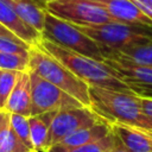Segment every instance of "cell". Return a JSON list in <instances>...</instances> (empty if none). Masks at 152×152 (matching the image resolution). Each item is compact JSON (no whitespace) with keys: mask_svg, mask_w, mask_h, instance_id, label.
Wrapping results in <instances>:
<instances>
[{"mask_svg":"<svg viewBox=\"0 0 152 152\" xmlns=\"http://www.w3.org/2000/svg\"><path fill=\"white\" fill-rule=\"evenodd\" d=\"M56 113L57 112H46L43 114L28 116L32 145L38 152H45L49 150L50 128Z\"/></svg>","mask_w":152,"mask_h":152,"instance_id":"cell-15","label":"cell"},{"mask_svg":"<svg viewBox=\"0 0 152 152\" xmlns=\"http://www.w3.org/2000/svg\"><path fill=\"white\" fill-rule=\"evenodd\" d=\"M14 12L23 19L27 25L43 32L45 24L46 10L39 0H6Z\"/></svg>","mask_w":152,"mask_h":152,"instance_id":"cell-14","label":"cell"},{"mask_svg":"<svg viewBox=\"0 0 152 152\" xmlns=\"http://www.w3.org/2000/svg\"><path fill=\"white\" fill-rule=\"evenodd\" d=\"M110 127L131 152H152V131L118 121Z\"/></svg>","mask_w":152,"mask_h":152,"instance_id":"cell-11","label":"cell"},{"mask_svg":"<svg viewBox=\"0 0 152 152\" xmlns=\"http://www.w3.org/2000/svg\"><path fill=\"white\" fill-rule=\"evenodd\" d=\"M150 127H151V131H152V118H150Z\"/></svg>","mask_w":152,"mask_h":152,"instance_id":"cell-30","label":"cell"},{"mask_svg":"<svg viewBox=\"0 0 152 152\" xmlns=\"http://www.w3.org/2000/svg\"><path fill=\"white\" fill-rule=\"evenodd\" d=\"M10 125L19 137V139L28 147L33 148L32 140H31V132H30V122L28 116L20 115V114H11L10 113Z\"/></svg>","mask_w":152,"mask_h":152,"instance_id":"cell-21","label":"cell"},{"mask_svg":"<svg viewBox=\"0 0 152 152\" xmlns=\"http://www.w3.org/2000/svg\"><path fill=\"white\" fill-rule=\"evenodd\" d=\"M91 1L101 5L119 23L152 27V20L132 0H91Z\"/></svg>","mask_w":152,"mask_h":152,"instance_id":"cell-10","label":"cell"},{"mask_svg":"<svg viewBox=\"0 0 152 152\" xmlns=\"http://www.w3.org/2000/svg\"><path fill=\"white\" fill-rule=\"evenodd\" d=\"M106 121L90 107H78L56 113L49 135V148L61 142L68 135L82 129Z\"/></svg>","mask_w":152,"mask_h":152,"instance_id":"cell-8","label":"cell"},{"mask_svg":"<svg viewBox=\"0 0 152 152\" xmlns=\"http://www.w3.org/2000/svg\"><path fill=\"white\" fill-rule=\"evenodd\" d=\"M0 24L13 32L28 46L38 45L43 38L40 32L20 19V17L14 12V10L6 0H0Z\"/></svg>","mask_w":152,"mask_h":152,"instance_id":"cell-12","label":"cell"},{"mask_svg":"<svg viewBox=\"0 0 152 152\" xmlns=\"http://www.w3.org/2000/svg\"><path fill=\"white\" fill-rule=\"evenodd\" d=\"M107 65L118 72L119 78L138 95H152V66L133 63L114 53H104Z\"/></svg>","mask_w":152,"mask_h":152,"instance_id":"cell-9","label":"cell"},{"mask_svg":"<svg viewBox=\"0 0 152 152\" xmlns=\"http://www.w3.org/2000/svg\"><path fill=\"white\" fill-rule=\"evenodd\" d=\"M28 152H38V151H37V150H34V148H33V150H30V151H28Z\"/></svg>","mask_w":152,"mask_h":152,"instance_id":"cell-31","label":"cell"},{"mask_svg":"<svg viewBox=\"0 0 152 152\" xmlns=\"http://www.w3.org/2000/svg\"><path fill=\"white\" fill-rule=\"evenodd\" d=\"M0 36H5V37H8V38H12V39H15V40H20V42H23L21 39H19L13 32H11L8 28H6L4 25H1L0 24ZM25 43V42H24Z\"/></svg>","mask_w":152,"mask_h":152,"instance_id":"cell-27","label":"cell"},{"mask_svg":"<svg viewBox=\"0 0 152 152\" xmlns=\"http://www.w3.org/2000/svg\"><path fill=\"white\" fill-rule=\"evenodd\" d=\"M30 70L34 71L46 81L57 86L83 106L90 107V93L89 84L77 77L68 66H65L57 58L48 53L39 45L31 46L28 50Z\"/></svg>","mask_w":152,"mask_h":152,"instance_id":"cell-3","label":"cell"},{"mask_svg":"<svg viewBox=\"0 0 152 152\" xmlns=\"http://www.w3.org/2000/svg\"><path fill=\"white\" fill-rule=\"evenodd\" d=\"M1 110H2V109H0V112H1Z\"/></svg>","mask_w":152,"mask_h":152,"instance_id":"cell-33","label":"cell"},{"mask_svg":"<svg viewBox=\"0 0 152 152\" xmlns=\"http://www.w3.org/2000/svg\"><path fill=\"white\" fill-rule=\"evenodd\" d=\"M152 20V0H132Z\"/></svg>","mask_w":152,"mask_h":152,"instance_id":"cell-25","label":"cell"},{"mask_svg":"<svg viewBox=\"0 0 152 152\" xmlns=\"http://www.w3.org/2000/svg\"><path fill=\"white\" fill-rule=\"evenodd\" d=\"M114 133V132H113ZM108 152H131L124 144H122V141L115 135V133H114V141H113V145H112V147L109 148V151Z\"/></svg>","mask_w":152,"mask_h":152,"instance_id":"cell-26","label":"cell"},{"mask_svg":"<svg viewBox=\"0 0 152 152\" xmlns=\"http://www.w3.org/2000/svg\"><path fill=\"white\" fill-rule=\"evenodd\" d=\"M31 78V95H32V114H43L46 112H59L71 108L83 107V104L75 97L46 81L32 70H28ZM86 107V106H84Z\"/></svg>","mask_w":152,"mask_h":152,"instance_id":"cell-7","label":"cell"},{"mask_svg":"<svg viewBox=\"0 0 152 152\" xmlns=\"http://www.w3.org/2000/svg\"><path fill=\"white\" fill-rule=\"evenodd\" d=\"M0 109H1V108H0Z\"/></svg>","mask_w":152,"mask_h":152,"instance_id":"cell-34","label":"cell"},{"mask_svg":"<svg viewBox=\"0 0 152 152\" xmlns=\"http://www.w3.org/2000/svg\"><path fill=\"white\" fill-rule=\"evenodd\" d=\"M104 53H114L133 63L152 66V40L145 44L132 46L129 49H126L119 52H104Z\"/></svg>","mask_w":152,"mask_h":152,"instance_id":"cell-17","label":"cell"},{"mask_svg":"<svg viewBox=\"0 0 152 152\" xmlns=\"http://www.w3.org/2000/svg\"><path fill=\"white\" fill-rule=\"evenodd\" d=\"M30 150L15 134L8 120L0 131V152H28Z\"/></svg>","mask_w":152,"mask_h":152,"instance_id":"cell-19","label":"cell"},{"mask_svg":"<svg viewBox=\"0 0 152 152\" xmlns=\"http://www.w3.org/2000/svg\"><path fill=\"white\" fill-rule=\"evenodd\" d=\"M89 93L91 100L90 108L109 124L118 121L151 131L150 118L142 113L138 94L96 86H90Z\"/></svg>","mask_w":152,"mask_h":152,"instance_id":"cell-2","label":"cell"},{"mask_svg":"<svg viewBox=\"0 0 152 152\" xmlns=\"http://www.w3.org/2000/svg\"><path fill=\"white\" fill-rule=\"evenodd\" d=\"M114 141V133L113 131L104 138L87 144V145H82V146H76V147H66V146H62V145H53L49 148V151L51 152H108L109 148L112 147Z\"/></svg>","mask_w":152,"mask_h":152,"instance_id":"cell-18","label":"cell"},{"mask_svg":"<svg viewBox=\"0 0 152 152\" xmlns=\"http://www.w3.org/2000/svg\"><path fill=\"white\" fill-rule=\"evenodd\" d=\"M45 10L77 26H95L116 21L101 5L91 0H56L48 2Z\"/></svg>","mask_w":152,"mask_h":152,"instance_id":"cell-6","label":"cell"},{"mask_svg":"<svg viewBox=\"0 0 152 152\" xmlns=\"http://www.w3.org/2000/svg\"><path fill=\"white\" fill-rule=\"evenodd\" d=\"M38 45L48 53L62 62L77 77H80L89 86H96L120 91H132L131 88L119 78L118 72L107 65L103 61H99L59 46L45 38H42Z\"/></svg>","mask_w":152,"mask_h":152,"instance_id":"cell-1","label":"cell"},{"mask_svg":"<svg viewBox=\"0 0 152 152\" xmlns=\"http://www.w3.org/2000/svg\"><path fill=\"white\" fill-rule=\"evenodd\" d=\"M45 152H51V151H49V150H46V151H45Z\"/></svg>","mask_w":152,"mask_h":152,"instance_id":"cell-32","label":"cell"},{"mask_svg":"<svg viewBox=\"0 0 152 152\" xmlns=\"http://www.w3.org/2000/svg\"><path fill=\"white\" fill-rule=\"evenodd\" d=\"M42 36L59 46L99 61H104L103 51L95 40L84 34L76 25L52 15L48 11Z\"/></svg>","mask_w":152,"mask_h":152,"instance_id":"cell-5","label":"cell"},{"mask_svg":"<svg viewBox=\"0 0 152 152\" xmlns=\"http://www.w3.org/2000/svg\"><path fill=\"white\" fill-rule=\"evenodd\" d=\"M139 97V102H140V107L142 113L152 118V96H144V95H138Z\"/></svg>","mask_w":152,"mask_h":152,"instance_id":"cell-24","label":"cell"},{"mask_svg":"<svg viewBox=\"0 0 152 152\" xmlns=\"http://www.w3.org/2000/svg\"><path fill=\"white\" fill-rule=\"evenodd\" d=\"M77 26V25H76ZM104 52H119L152 40V27L112 21L95 26H77Z\"/></svg>","mask_w":152,"mask_h":152,"instance_id":"cell-4","label":"cell"},{"mask_svg":"<svg viewBox=\"0 0 152 152\" xmlns=\"http://www.w3.org/2000/svg\"><path fill=\"white\" fill-rule=\"evenodd\" d=\"M112 132L110 124L108 121H102L96 125H93L87 128H82L66 138H64L58 145L66 146V147H76V146H82L87 145L94 141H97L104 137H107Z\"/></svg>","mask_w":152,"mask_h":152,"instance_id":"cell-16","label":"cell"},{"mask_svg":"<svg viewBox=\"0 0 152 152\" xmlns=\"http://www.w3.org/2000/svg\"><path fill=\"white\" fill-rule=\"evenodd\" d=\"M21 71L0 69V108L4 109L8 96L11 95Z\"/></svg>","mask_w":152,"mask_h":152,"instance_id":"cell-22","label":"cell"},{"mask_svg":"<svg viewBox=\"0 0 152 152\" xmlns=\"http://www.w3.org/2000/svg\"><path fill=\"white\" fill-rule=\"evenodd\" d=\"M4 110L11 114H20L31 116L32 114V95L30 72L21 71L11 95L8 96Z\"/></svg>","mask_w":152,"mask_h":152,"instance_id":"cell-13","label":"cell"},{"mask_svg":"<svg viewBox=\"0 0 152 152\" xmlns=\"http://www.w3.org/2000/svg\"><path fill=\"white\" fill-rule=\"evenodd\" d=\"M39 1H40V2H42L44 6H45L48 2H51V1H56V0H39Z\"/></svg>","mask_w":152,"mask_h":152,"instance_id":"cell-29","label":"cell"},{"mask_svg":"<svg viewBox=\"0 0 152 152\" xmlns=\"http://www.w3.org/2000/svg\"><path fill=\"white\" fill-rule=\"evenodd\" d=\"M0 69L15 71L30 70L28 53H13L0 51Z\"/></svg>","mask_w":152,"mask_h":152,"instance_id":"cell-20","label":"cell"},{"mask_svg":"<svg viewBox=\"0 0 152 152\" xmlns=\"http://www.w3.org/2000/svg\"><path fill=\"white\" fill-rule=\"evenodd\" d=\"M31 46L26 43L15 40L5 36H0V51L4 52H13V53H28Z\"/></svg>","mask_w":152,"mask_h":152,"instance_id":"cell-23","label":"cell"},{"mask_svg":"<svg viewBox=\"0 0 152 152\" xmlns=\"http://www.w3.org/2000/svg\"><path fill=\"white\" fill-rule=\"evenodd\" d=\"M10 120V113L6 110H1L0 112V131L2 129V127L6 125V122Z\"/></svg>","mask_w":152,"mask_h":152,"instance_id":"cell-28","label":"cell"}]
</instances>
